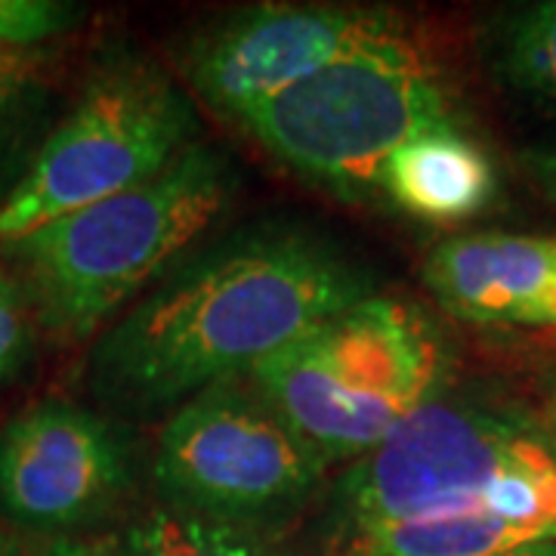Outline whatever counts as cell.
I'll return each instance as SVG.
<instances>
[{
  "label": "cell",
  "mask_w": 556,
  "mask_h": 556,
  "mask_svg": "<svg viewBox=\"0 0 556 556\" xmlns=\"http://www.w3.org/2000/svg\"><path fill=\"white\" fill-rule=\"evenodd\" d=\"M375 294L368 273L298 226H254L182 263L90 353V390L130 417L177 412Z\"/></svg>",
  "instance_id": "obj_1"
},
{
  "label": "cell",
  "mask_w": 556,
  "mask_h": 556,
  "mask_svg": "<svg viewBox=\"0 0 556 556\" xmlns=\"http://www.w3.org/2000/svg\"><path fill=\"white\" fill-rule=\"evenodd\" d=\"M229 164L192 142L142 186L0 244L31 318L65 343L90 340L146 281L223 214Z\"/></svg>",
  "instance_id": "obj_2"
},
{
  "label": "cell",
  "mask_w": 556,
  "mask_h": 556,
  "mask_svg": "<svg viewBox=\"0 0 556 556\" xmlns=\"http://www.w3.org/2000/svg\"><path fill=\"white\" fill-rule=\"evenodd\" d=\"M353 535L485 514L556 541V439L517 415L437 396L338 482Z\"/></svg>",
  "instance_id": "obj_3"
},
{
  "label": "cell",
  "mask_w": 556,
  "mask_h": 556,
  "mask_svg": "<svg viewBox=\"0 0 556 556\" xmlns=\"http://www.w3.org/2000/svg\"><path fill=\"white\" fill-rule=\"evenodd\" d=\"M448 375V350L427 313L396 298L356 300L248 380L316 452L362 457L427 402Z\"/></svg>",
  "instance_id": "obj_4"
},
{
  "label": "cell",
  "mask_w": 556,
  "mask_h": 556,
  "mask_svg": "<svg viewBox=\"0 0 556 556\" xmlns=\"http://www.w3.org/2000/svg\"><path fill=\"white\" fill-rule=\"evenodd\" d=\"M452 97L437 62L399 22L260 105L241 127L288 170L346 199L380 189L405 139L448 124Z\"/></svg>",
  "instance_id": "obj_5"
},
{
  "label": "cell",
  "mask_w": 556,
  "mask_h": 556,
  "mask_svg": "<svg viewBox=\"0 0 556 556\" xmlns=\"http://www.w3.org/2000/svg\"><path fill=\"white\" fill-rule=\"evenodd\" d=\"M192 134V105L155 62L105 65L0 204V244L159 177Z\"/></svg>",
  "instance_id": "obj_6"
},
{
  "label": "cell",
  "mask_w": 556,
  "mask_h": 556,
  "mask_svg": "<svg viewBox=\"0 0 556 556\" xmlns=\"http://www.w3.org/2000/svg\"><path fill=\"white\" fill-rule=\"evenodd\" d=\"M328 457L236 380L170 412L155 448V485L167 507L257 529L306 504Z\"/></svg>",
  "instance_id": "obj_7"
},
{
  "label": "cell",
  "mask_w": 556,
  "mask_h": 556,
  "mask_svg": "<svg viewBox=\"0 0 556 556\" xmlns=\"http://www.w3.org/2000/svg\"><path fill=\"white\" fill-rule=\"evenodd\" d=\"M387 10L334 3H260L195 40L186 75L207 109L241 121L350 47L393 28Z\"/></svg>",
  "instance_id": "obj_8"
},
{
  "label": "cell",
  "mask_w": 556,
  "mask_h": 556,
  "mask_svg": "<svg viewBox=\"0 0 556 556\" xmlns=\"http://www.w3.org/2000/svg\"><path fill=\"white\" fill-rule=\"evenodd\" d=\"M127 485V457L105 417L43 399L0 433V510L28 529H68Z\"/></svg>",
  "instance_id": "obj_9"
},
{
  "label": "cell",
  "mask_w": 556,
  "mask_h": 556,
  "mask_svg": "<svg viewBox=\"0 0 556 556\" xmlns=\"http://www.w3.org/2000/svg\"><path fill=\"white\" fill-rule=\"evenodd\" d=\"M424 281L464 321L556 328V239L455 236L433 248Z\"/></svg>",
  "instance_id": "obj_10"
},
{
  "label": "cell",
  "mask_w": 556,
  "mask_h": 556,
  "mask_svg": "<svg viewBox=\"0 0 556 556\" xmlns=\"http://www.w3.org/2000/svg\"><path fill=\"white\" fill-rule=\"evenodd\" d=\"M402 211L430 223H460L477 217L495 195V167L455 121L427 127L405 139L380 174Z\"/></svg>",
  "instance_id": "obj_11"
},
{
  "label": "cell",
  "mask_w": 556,
  "mask_h": 556,
  "mask_svg": "<svg viewBox=\"0 0 556 556\" xmlns=\"http://www.w3.org/2000/svg\"><path fill=\"white\" fill-rule=\"evenodd\" d=\"M50 56L40 50H0V204L20 186L50 134Z\"/></svg>",
  "instance_id": "obj_12"
},
{
  "label": "cell",
  "mask_w": 556,
  "mask_h": 556,
  "mask_svg": "<svg viewBox=\"0 0 556 556\" xmlns=\"http://www.w3.org/2000/svg\"><path fill=\"white\" fill-rule=\"evenodd\" d=\"M551 541L532 529L485 514L415 519L356 535L365 556H501L526 544Z\"/></svg>",
  "instance_id": "obj_13"
},
{
  "label": "cell",
  "mask_w": 556,
  "mask_h": 556,
  "mask_svg": "<svg viewBox=\"0 0 556 556\" xmlns=\"http://www.w3.org/2000/svg\"><path fill=\"white\" fill-rule=\"evenodd\" d=\"M489 56L514 93L556 109V0L501 13L489 31Z\"/></svg>",
  "instance_id": "obj_14"
},
{
  "label": "cell",
  "mask_w": 556,
  "mask_h": 556,
  "mask_svg": "<svg viewBox=\"0 0 556 556\" xmlns=\"http://www.w3.org/2000/svg\"><path fill=\"white\" fill-rule=\"evenodd\" d=\"M118 556H278L257 532L195 517L174 507H155L137 519L121 541Z\"/></svg>",
  "instance_id": "obj_15"
},
{
  "label": "cell",
  "mask_w": 556,
  "mask_h": 556,
  "mask_svg": "<svg viewBox=\"0 0 556 556\" xmlns=\"http://www.w3.org/2000/svg\"><path fill=\"white\" fill-rule=\"evenodd\" d=\"M80 10L60 0H0V50H38L78 22Z\"/></svg>",
  "instance_id": "obj_16"
},
{
  "label": "cell",
  "mask_w": 556,
  "mask_h": 556,
  "mask_svg": "<svg viewBox=\"0 0 556 556\" xmlns=\"http://www.w3.org/2000/svg\"><path fill=\"white\" fill-rule=\"evenodd\" d=\"M35 350L31 309L13 273L0 263V383H10L25 371Z\"/></svg>",
  "instance_id": "obj_17"
},
{
  "label": "cell",
  "mask_w": 556,
  "mask_h": 556,
  "mask_svg": "<svg viewBox=\"0 0 556 556\" xmlns=\"http://www.w3.org/2000/svg\"><path fill=\"white\" fill-rule=\"evenodd\" d=\"M522 164H526V170H529V177H532L538 189L551 201H556V149L526 152Z\"/></svg>",
  "instance_id": "obj_18"
},
{
  "label": "cell",
  "mask_w": 556,
  "mask_h": 556,
  "mask_svg": "<svg viewBox=\"0 0 556 556\" xmlns=\"http://www.w3.org/2000/svg\"><path fill=\"white\" fill-rule=\"evenodd\" d=\"M43 556H102V554H97L93 547H87V544H80V541L60 538V541H53V544H50V551H47Z\"/></svg>",
  "instance_id": "obj_19"
},
{
  "label": "cell",
  "mask_w": 556,
  "mask_h": 556,
  "mask_svg": "<svg viewBox=\"0 0 556 556\" xmlns=\"http://www.w3.org/2000/svg\"><path fill=\"white\" fill-rule=\"evenodd\" d=\"M501 556H556V541H538V544H526L517 551H507Z\"/></svg>",
  "instance_id": "obj_20"
},
{
  "label": "cell",
  "mask_w": 556,
  "mask_h": 556,
  "mask_svg": "<svg viewBox=\"0 0 556 556\" xmlns=\"http://www.w3.org/2000/svg\"><path fill=\"white\" fill-rule=\"evenodd\" d=\"M547 433L556 439V387L551 393V402H547Z\"/></svg>",
  "instance_id": "obj_21"
},
{
  "label": "cell",
  "mask_w": 556,
  "mask_h": 556,
  "mask_svg": "<svg viewBox=\"0 0 556 556\" xmlns=\"http://www.w3.org/2000/svg\"><path fill=\"white\" fill-rule=\"evenodd\" d=\"M0 556H10V541L3 538V532H0Z\"/></svg>",
  "instance_id": "obj_22"
},
{
  "label": "cell",
  "mask_w": 556,
  "mask_h": 556,
  "mask_svg": "<svg viewBox=\"0 0 556 556\" xmlns=\"http://www.w3.org/2000/svg\"><path fill=\"white\" fill-rule=\"evenodd\" d=\"M350 556H365V554H358V551H356V554H350Z\"/></svg>",
  "instance_id": "obj_23"
}]
</instances>
